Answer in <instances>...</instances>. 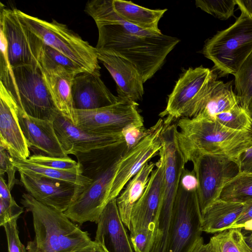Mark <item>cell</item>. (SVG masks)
I'll list each match as a JSON object with an SVG mask.
<instances>
[{
    "instance_id": "30",
    "label": "cell",
    "mask_w": 252,
    "mask_h": 252,
    "mask_svg": "<svg viewBox=\"0 0 252 252\" xmlns=\"http://www.w3.org/2000/svg\"><path fill=\"white\" fill-rule=\"evenodd\" d=\"M220 199L245 202L252 199V172H239L225 185Z\"/></svg>"
},
{
    "instance_id": "18",
    "label": "cell",
    "mask_w": 252,
    "mask_h": 252,
    "mask_svg": "<svg viewBox=\"0 0 252 252\" xmlns=\"http://www.w3.org/2000/svg\"><path fill=\"white\" fill-rule=\"evenodd\" d=\"M18 115L29 149L34 154L58 158L68 157L58 138L54 121L32 117L19 107Z\"/></svg>"
},
{
    "instance_id": "33",
    "label": "cell",
    "mask_w": 252,
    "mask_h": 252,
    "mask_svg": "<svg viewBox=\"0 0 252 252\" xmlns=\"http://www.w3.org/2000/svg\"><path fill=\"white\" fill-rule=\"evenodd\" d=\"M196 6L214 17L226 20L234 16L236 0H196Z\"/></svg>"
},
{
    "instance_id": "1",
    "label": "cell",
    "mask_w": 252,
    "mask_h": 252,
    "mask_svg": "<svg viewBox=\"0 0 252 252\" xmlns=\"http://www.w3.org/2000/svg\"><path fill=\"white\" fill-rule=\"evenodd\" d=\"M96 50L110 52L132 63L145 83L161 67L179 42L175 37L141 30L132 31L120 24L97 27Z\"/></svg>"
},
{
    "instance_id": "20",
    "label": "cell",
    "mask_w": 252,
    "mask_h": 252,
    "mask_svg": "<svg viewBox=\"0 0 252 252\" xmlns=\"http://www.w3.org/2000/svg\"><path fill=\"white\" fill-rule=\"evenodd\" d=\"M216 74L198 95L185 117L200 115L215 120L216 115L227 111L239 104L232 83L217 80Z\"/></svg>"
},
{
    "instance_id": "39",
    "label": "cell",
    "mask_w": 252,
    "mask_h": 252,
    "mask_svg": "<svg viewBox=\"0 0 252 252\" xmlns=\"http://www.w3.org/2000/svg\"><path fill=\"white\" fill-rule=\"evenodd\" d=\"M149 131V128L146 129L144 126L131 125L124 128L122 133L126 145V152L129 151L138 144Z\"/></svg>"
},
{
    "instance_id": "32",
    "label": "cell",
    "mask_w": 252,
    "mask_h": 252,
    "mask_svg": "<svg viewBox=\"0 0 252 252\" xmlns=\"http://www.w3.org/2000/svg\"><path fill=\"white\" fill-rule=\"evenodd\" d=\"M215 120L232 129L251 131L252 118L248 109L240 104L231 109L216 115Z\"/></svg>"
},
{
    "instance_id": "41",
    "label": "cell",
    "mask_w": 252,
    "mask_h": 252,
    "mask_svg": "<svg viewBox=\"0 0 252 252\" xmlns=\"http://www.w3.org/2000/svg\"><path fill=\"white\" fill-rule=\"evenodd\" d=\"M180 184L188 190H196L198 183L194 171L185 168L180 179Z\"/></svg>"
},
{
    "instance_id": "29",
    "label": "cell",
    "mask_w": 252,
    "mask_h": 252,
    "mask_svg": "<svg viewBox=\"0 0 252 252\" xmlns=\"http://www.w3.org/2000/svg\"><path fill=\"white\" fill-rule=\"evenodd\" d=\"M241 229H226L212 236L208 243L211 252H252Z\"/></svg>"
},
{
    "instance_id": "37",
    "label": "cell",
    "mask_w": 252,
    "mask_h": 252,
    "mask_svg": "<svg viewBox=\"0 0 252 252\" xmlns=\"http://www.w3.org/2000/svg\"><path fill=\"white\" fill-rule=\"evenodd\" d=\"M17 170L12 162V157L3 148L0 147V176L6 173L8 176V186L10 190L20 182L15 178Z\"/></svg>"
},
{
    "instance_id": "8",
    "label": "cell",
    "mask_w": 252,
    "mask_h": 252,
    "mask_svg": "<svg viewBox=\"0 0 252 252\" xmlns=\"http://www.w3.org/2000/svg\"><path fill=\"white\" fill-rule=\"evenodd\" d=\"M14 82L7 91L18 107L32 117L54 121L59 114L43 80L38 66L13 68Z\"/></svg>"
},
{
    "instance_id": "13",
    "label": "cell",
    "mask_w": 252,
    "mask_h": 252,
    "mask_svg": "<svg viewBox=\"0 0 252 252\" xmlns=\"http://www.w3.org/2000/svg\"><path fill=\"white\" fill-rule=\"evenodd\" d=\"M94 179L64 212L73 222L80 225L86 222L97 223L107 205L112 200V183L119 167L122 157Z\"/></svg>"
},
{
    "instance_id": "19",
    "label": "cell",
    "mask_w": 252,
    "mask_h": 252,
    "mask_svg": "<svg viewBox=\"0 0 252 252\" xmlns=\"http://www.w3.org/2000/svg\"><path fill=\"white\" fill-rule=\"evenodd\" d=\"M38 67L56 108L62 115L74 124L72 91L74 78L78 74L43 58L40 59Z\"/></svg>"
},
{
    "instance_id": "36",
    "label": "cell",
    "mask_w": 252,
    "mask_h": 252,
    "mask_svg": "<svg viewBox=\"0 0 252 252\" xmlns=\"http://www.w3.org/2000/svg\"><path fill=\"white\" fill-rule=\"evenodd\" d=\"M18 219H13L2 226L5 232L8 252H27L26 247L22 243L19 238L17 223Z\"/></svg>"
},
{
    "instance_id": "43",
    "label": "cell",
    "mask_w": 252,
    "mask_h": 252,
    "mask_svg": "<svg viewBox=\"0 0 252 252\" xmlns=\"http://www.w3.org/2000/svg\"><path fill=\"white\" fill-rule=\"evenodd\" d=\"M73 252H107L99 243L92 241L87 246L78 249Z\"/></svg>"
},
{
    "instance_id": "34",
    "label": "cell",
    "mask_w": 252,
    "mask_h": 252,
    "mask_svg": "<svg viewBox=\"0 0 252 252\" xmlns=\"http://www.w3.org/2000/svg\"><path fill=\"white\" fill-rule=\"evenodd\" d=\"M27 160L31 163L55 169L64 170L79 169L77 162L69 157L58 158L33 154Z\"/></svg>"
},
{
    "instance_id": "46",
    "label": "cell",
    "mask_w": 252,
    "mask_h": 252,
    "mask_svg": "<svg viewBox=\"0 0 252 252\" xmlns=\"http://www.w3.org/2000/svg\"><path fill=\"white\" fill-rule=\"evenodd\" d=\"M247 237L245 236L246 242L252 251V231Z\"/></svg>"
},
{
    "instance_id": "9",
    "label": "cell",
    "mask_w": 252,
    "mask_h": 252,
    "mask_svg": "<svg viewBox=\"0 0 252 252\" xmlns=\"http://www.w3.org/2000/svg\"><path fill=\"white\" fill-rule=\"evenodd\" d=\"M202 213L196 190L179 185L174 201L166 252H190L201 237Z\"/></svg>"
},
{
    "instance_id": "23",
    "label": "cell",
    "mask_w": 252,
    "mask_h": 252,
    "mask_svg": "<svg viewBox=\"0 0 252 252\" xmlns=\"http://www.w3.org/2000/svg\"><path fill=\"white\" fill-rule=\"evenodd\" d=\"M97 224L94 241L107 252H135L120 218L116 199L105 207Z\"/></svg>"
},
{
    "instance_id": "31",
    "label": "cell",
    "mask_w": 252,
    "mask_h": 252,
    "mask_svg": "<svg viewBox=\"0 0 252 252\" xmlns=\"http://www.w3.org/2000/svg\"><path fill=\"white\" fill-rule=\"evenodd\" d=\"M234 76L235 94L239 104L248 109L252 98V52Z\"/></svg>"
},
{
    "instance_id": "3",
    "label": "cell",
    "mask_w": 252,
    "mask_h": 252,
    "mask_svg": "<svg viewBox=\"0 0 252 252\" xmlns=\"http://www.w3.org/2000/svg\"><path fill=\"white\" fill-rule=\"evenodd\" d=\"M21 203L31 212L34 238L27 244V252H73L92 241L64 213L36 200L24 193Z\"/></svg>"
},
{
    "instance_id": "40",
    "label": "cell",
    "mask_w": 252,
    "mask_h": 252,
    "mask_svg": "<svg viewBox=\"0 0 252 252\" xmlns=\"http://www.w3.org/2000/svg\"><path fill=\"white\" fill-rule=\"evenodd\" d=\"M242 212L230 228H244L252 231V199L245 202Z\"/></svg>"
},
{
    "instance_id": "28",
    "label": "cell",
    "mask_w": 252,
    "mask_h": 252,
    "mask_svg": "<svg viewBox=\"0 0 252 252\" xmlns=\"http://www.w3.org/2000/svg\"><path fill=\"white\" fill-rule=\"evenodd\" d=\"M12 162L19 172L64 181L85 189L93 182V180L83 176L79 169H55L31 163L27 160H20L12 158Z\"/></svg>"
},
{
    "instance_id": "17",
    "label": "cell",
    "mask_w": 252,
    "mask_h": 252,
    "mask_svg": "<svg viewBox=\"0 0 252 252\" xmlns=\"http://www.w3.org/2000/svg\"><path fill=\"white\" fill-rule=\"evenodd\" d=\"M18 110L14 97L0 82V147L12 158L27 160L31 156L30 149L19 123Z\"/></svg>"
},
{
    "instance_id": "15",
    "label": "cell",
    "mask_w": 252,
    "mask_h": 252,
    "mask_svg": "<svg viewBox=\"0 0 252 252\" xmlns=\"http://www.w3.org/2000/svg\"><path fill=\"white\" fill-rule=\"evenodd\" d=\"M20 183L40 203L64 212L85 189L64 181L19 172Z\"/></svg>"
},
{
    "instance_id": "25",
    "label": "cell",
    "mask_w": 252,
    "mask_h": 252,
    "mask_svg": "<svg viewBox=\"0 0 252 252\" xmlns=\"http://www.w3.org/2000/svg\"><path fill=\"white\" fill-rule=\"evenodd\" d=\"M155 164L153 162L145 163L116 198L121 220L129 231L133 207L143 194Z\"/></svg>"
},
{
    "instance_id": "27",
    "label": "cell",
    "mask_w": 252,
    "mask_h": 252,
    "mask_svg": "<svg viewBox=\"0 0 252 252\" xmlns=\"http://www.w3.org/2000/svg\"><path fill=\"white\" fill-rule=\"evenodd\" d=\"M112 6L123 20L146 31L161 33L158 24L167 9H151L122 0H112Z\"/></svg>"
},
{
    "instance_id": "38",
    "label": "cell",
    "mask_w": 252,
    "mask_h": 252,
    "mask_svg": "<svg viewBox=\"0 0 252 252\" xmlns=\"http://www.w3.org/2000/svg\"><path fill=\"white\" fill-rule=\"evenodd\" d=\"M23 207L19 206L13 198L7 200L0 198V225L13 219L20 217L23 213Z\"/></svg>"
},
{
    "instance_id": "7",
    "label": "cell",
    "mask_w": 252,
    "mask_h": 252,
    "mask_svg": "<svg viewBox=\"0 0 252 252\" xmlns=\"http://www.w3.org/2000/svg\"><path fill=\"white\" fill-rule=\"evenodd\" d=\"M177 131L176 124L164 125L160 136L165 158V172L157 216L156 235L161 240H166L168 236L174 201L186 163L178 144Z\"/></svg>"
},
{
    "instance_id": "6",
    "label": "cell",
    "mask_w": 252,
    "mask_h": 252,
    "mask_svg": "<svg viewBox=\"0 0 252 252\" xmlns=\"http://www.w3.org/2000/svg\"><path fill=\"white\" fill-rule=\"evenodd\" d=\"M147 185L133 207L129 239L135 252H150L155 235L157 213L164 177L165 158L161 148Z\"/></svg>"
},
{
    "instance_id": "44",
    "label": "cell",
    "mask_w": 252,
    "mask_h": 252,
    "mask_svg": "<svg viewBox=\"0 0 252 252\" xmlns=\"http://www.w3.org/2000/svg\"><path fill=\"white\" fill-rule=\"evenodd\" d=\"M236 4L241 12L252 17V0H236Z\"/></svg>"
},
{
    "instance_id": "11",
    "label": "cell",
    "mask_w": 252,
    "mask_h": 252,
    "mask_svg": "<svg viewBox=\"0 0 252 252\" xmlns=\"http://www.w3.org/2000/svg\"><path fill=\"white\" fill-rule=\"evenodd\" d=\"M138 104L126 98L116 103L92 110L75 109L74 125L85 131L95 133L122 132L128 126H144L138 109Z\"/></svg>"
},
{
    "instance_id": "24",
    "label": "cell",
    "mask_w": 252,
    "mask_h": 252,
    "mask_svg": "<svg viewBox=\"0 0 252 252\" xmlns=\"http://www.w3.org/2000/svg\"><path fill=\"white\" fill-rule=\"evenodd\" d=\"M245 203L221 199L217 200L202 214V232L217 233L230 229L242 212Z\"/></svg>"
},
{
    "instance_id": "16",
    "label": "cell",
    "mask_w": 252,
    "mask_h": 252,
    "mask_svg": "<svg viewBox=\"0 0 252 252\" xmlns=\"http://www.w3.org/2000/svg\"><path fill=\"white\" fill-rule=\"evenodd\" d=\"M58 138L65 153L75 155L125 143L122 132L95 133L76 126L60 112L54 121Z\"/></svg>"
},
{
    "instance_id": "4",
    "label": "cell",
    "mask_w": 252,
    "mask_h": 252,
    "mask_svg": "<svg viewBox=\"0 0 252 252\" xmlns=\"http://www.w3.org/2000/svg\"><path fill=\"white\" fill-rule=\"evenodd\" d=\"M13 10L27 28L44 44L66 57L85 72L100 73L96 48L66 25L55 20L47 22L17 9Z\"/></svg>"
},
{
    "instance_id": "47",
    "label": "cell",
    "mask_w": 252,
    "mask_h": 252,
    "mask_svg": "<svg viewBox=\"0 0 252 252\" xmlns=\"http://www.w3.org/2000/svg\"><path fill=\"white\" fill-rule=\"evenodd\" d=\"M248 110H249V111L251 114V116L252 117V98L250 101V102L249 106H248ZM251 133L252 137V128Z\"/></svg>"
},
{
    "instance_id": "12",
    "label": "cell",
    "mask_w": 252,
    "mask_h": 252,
    "mask_svg": "<svg viewBox=\"0 0 252 252\" xmlns=\"http://www.w3.org/2000/svg\"><path fill=\"white\" fill-rule=\"evenodd\" d=\"M0 29L5 36L10 63L13 68L38 66L43 43L32 32L11 10L0 6Z\"/></svg>"
},
{
    "instance_id": "42",
    "label": "cell",
    "mask_w": 252,
    "mask_h": 252,
    "mask_svg": "<svg viewBox=\"0 0 252 252\" xmlns=\"http://www.w3.org/2000/svg\"><path fill=\"white\" fill-rule=\"evenodd\" d=\"M238 167L239 172H252V145L241 156Z\"/></svg>"
},
{
    "instance_id": "10",
    "label": "cell",
    "mask_w": 252,
    "mask_h": 252,
    "mask_svg": "<svg viewBox=\"0 0 252 252\" xmlns=\"http://www.w3.org/2000/svg\"><path fill=\"white\" fill-rule=\"evenodd\" d=\"M190 161L197 180V196L202 214L220 199L223 188L239 172V167L227 157L209 154H197Z\"/></svg>"
},
{
    "instance_id": "14",
    "label": "cell",
    "mask_w": 252,
    "mask_h": 252,
    "mask_svg": "<svg viewBox=\"0 0 252 252\" xmlns=\"http://www.w3.org/2000/svg\"><path fill=\"white\" fill-rule=\"evenodd\" d=\"M216 74L209 68L200 66L189 68L177 81L168 96L165 109L159 114L165 117L164 125L185 117L192 103L209 81Z\"/></svg>"
},
{
    "instance_id": "35",
    "label": "cell",
    "mask_w": 252,
    "mask_h": 252,
    "mask_svg": "<svg viewBox=\"0 0 252 252\" xmlns=\"http://www.w3.org/2000/svg\"><path fill=\"white\" fill-rule=\"evenodd\" d=\"M41 57L54 63L55 64L61 65L68 71L77 74L85 72V71L82 68L66 57L44 43Z\"/></svg>"
},
{
    "instance_id": "21",
    "label": "cell",
    "mask_w": 252,
    "mask_h": 252,
    "mask_svg": "<svg viewBox=\"0 0 252 252\" xmlns=\"http://www.w3.org/2000/svg\"><path fill=\"white\" fill-rule=\"evenodd\" d=\"M98 59L110 73L117 86L118 96L137 102L142 99L144 83L142 76L130 62L115 54L97 50Z\"/></svg>"
},
{
    "instance_id": "5",
    "label": "cell",
    "mask_w": 252,
    "mask_h": 252,
    "mask_svg": "<svg viewBox=\"0 0 252 252\" xmlns=\"http://www.w3.org/2000/svg\"><path fill=\"white\" fill-rule=\"evenodd\" d=\"M252 52V17L241 12L235 22L205 42L202 53L219 77L233 75Z\"/></svg>"
},
{
    "instance_id": "2",
    "label": "cell",
    "mask_w": 252,
    "mask_h": 252,
    "mask_svg": "<svg viewBox=\"0 0 252 252\" xmlns=\"http://www.w3.org/2000/svg\"><path fill=\"white\" fill-rule=\"evenodd\" d=\"M177 138L186 163L197 154L227 157L238 166L242 154L252 145L251 131L229 128L200 115L182 117L176 124Z\"/></svg>"
},
{
    "instance_id": "26",
    "label": "cell",
    "mask_w": 252,
    "mask_h": 252,
    "mask_svg": "<svg viewBox=\"0 0 252 252\" xmlns=\"http://www.w3.org/2000/svg\"><path fill=\"white\" fill-rule=\"evenodd\" d=\"M126 150L125 143L77 154L74 156L82 174L93 181L123 156Z\"/></svg>"
},
{
    "instance_id": "45",
    "label": "cell",
    "mask_w": 252,
    "mask_h": 252,
    "mask_svg": "<svg viewBox=\"0 0 252 252\" xmlns=\"http://www.w3.org/2000/svg\"><path fill=\"white\" fill-rule=\"evenodd\" d=\"M190 252H211L208 244H205L200 237L195 243Z\"/></svg>"
},
{
    "instance_id": "22",
    "label": "cell",
    "mask_w": 252,
    "mask_h": 252,
    "mask_svg": "<svg viewBox=\"0 0 252 252\" xmlns=\"http://www.w3.org/2000/svg\"><path fill=\"white\" fill-rule=\"evenodd\" d=\"M74 109L100 108L117 102L120 98L113 94L100 78V73H81L76 76L72 86Z\"/></svg>"
}]
</instances>
